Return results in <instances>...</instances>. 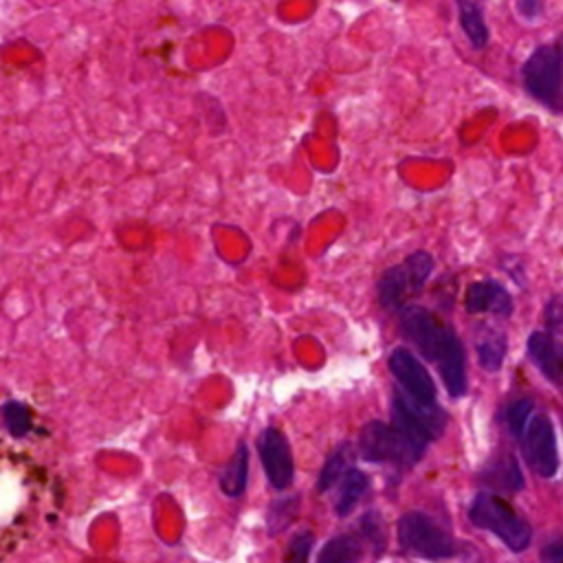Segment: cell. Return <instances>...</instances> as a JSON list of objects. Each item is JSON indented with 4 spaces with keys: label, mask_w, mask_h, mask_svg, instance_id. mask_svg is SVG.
Instances as JSON below:
<instances>
[{
    "label": "cell",
    "mask_w": 563,
    "mask_h": 563,
    "mask_svg": "<svg viewBox=\"0 0 563 563\" xmlns=\"http://www.w3.org/2000/svg\"><path fill=\"white\" fill-rule=\"evenodd\" d=\"M521 442H523V453L528 464L541 477H552L559 468V455H556V440H554V429L550 418L543 413L532 416L523 431Z\"/></svg>",
    "instance_id": "9"
},
{
    "label": "cell",
    "mask_w": 563,
    "mask_h": 563,
    "mask_svg": "<svg viewBox=\"0 0 563 563\" xmlns=\"http://www.w3.org/2000/svg\"><path fill=\"white\" fill-rule=\"evenodd\" d=\"M398 541L405 552L429 561L451 559L455 554L451 534L422 510H409L398 519Z\"/></svg>",
    "instance_id": "4"
},
{
    "label": "cell",
    "mask_w": 563,
    "mask_h": 563,
    "mask_svg": "<svg viewBox=\"0 0 563 563\" xmlns=\"http://www.w3.org/2000/svg\"><path fill=\"white\" fill-rule=\"evenodd\" d=\"M310 550H312V534L301 532V534L292 537V541L288 545V561L290 563H308Z\"/></svg>",
    "instance_id": "22"
},
{
    "label": "cell",
    "mask_w": 563,
    "mask_h": 563,
    "mask_svg": "<svg viewBox=\"0 0 563 563\" xmlns=\"http://www.w3.org/2000/svg\"><path fill=\"white\" fill-rule=\"evenodd\" d=\"M543 563H563V541H552L541 550Z\"/></svg>",
    "instance_id": "24"
},
{
    "label": "cell",
    "mask_w": 563,
    "mask_h": 563,
    "mask_svg": "<svg viewBox=\"0 0 563 563\" xmlns=\"http://www.w3.org/2000/svg\"><path fill=\"white\" fill-rule=\"evenodd\" d=\"M367 486H369L367 475L352 466L345 473V477L341 479V484H339V495H336V501H334V512L339 517L350 515L354 510V506L358 504V499L365 495Z\"/></svg>",
    "instance_id": "15"
},
{
    "label": "cell",
    "mask_w": 563,
    "mask_h": 563,
    "mask_svg": "<svg viewBox=\"0 0 563 563\" xmlns=\"http://www.w3.org/2000/svg\"><path fill=\"white\" fill-rule=\"evenodd\" d=\"M506 334L493 328H484L475 339V352L477 361L486 372H497L506 358Z\"/></svg>",
    "instance_id": "14"
},
{
    "label": "cell",
    "mask_w": 563,
    "mask_h": 563,
    "mask_svg": "<svg viewBox=\"0 0 563 563\" xmlns=\"http://www.w3.org/2000/svg\"><path fill=\"white\" fill-rule=\"evenodd\" d=\"M545 319L550 328H563V292L554 295L545 308Z\"/></svg>",
    "instance_id": "23"
},
{
    "label": "cell",
    "mask_w": 563,
    "mask_h": 563,
    "mask_svg": "<svg viewBox=\"0 0 563 563\" xmlns=\"http://www.w3.org/2000/svg\"><path fill=\"white\" fill-rule=\"evenodd\" d=\"M2 418H4V427L13 438H24L31 431V416L29 409L24 407V402L20 400H7L2 405Z\"/></svg>",
    "instance_id": "20"
},
{
    "label": "cell",
    "mask_w": 563,
    "mask_h": 563,
    "mask_svg": "<svg viewBox=\"0 0 563 563\" xmlns=\"http://www.w3.org/2000/svg\"><path fill=\"white\" fill-rule=\"evenodd\" d=\"M561 75H563L561 44H543L534 48L523 64V84L528 92L550 108L556 106Z\"/></svg>",
    "instance_id": "6"
},
{
    "label": "cell",
    "mask_w": 563,
    "mask_h": 563,
    "mask_svg": "<svg viewBox=\"0 0 563 563\" xmlns=\"http://www.w3.org/2000/svg\"><path fill=\"white\" fill-rule=\"evenodd\" d=\"M363 545L352 534L332 537L317 556V563H358Z\"/></svg>",
    "instance_id": "17"
},
{
    "label": "cell",
    "mask_w": 563,
    "mask_h": 563,
    "mask_svg": "<svg viewBox=\"0 0 563 563\" xmlns=\"http://www.w3.org/2000/svg\"><path fill=\"white\" fill-rule=\"evenodd\" d=\"M297 508H299V497L292 495V497H282V499H275L268 508V515H266V523H268V532L271 534H277L279 530H284L297 515Z\"/></svg>",
    "instance_id": "19"
},
{
    "label": "cell",
    "mask_w": 563,
    "mask_h": 563,
    "mask_svg": "<svg viewBox=\"0 0 563 563\" xmlns=\"http://www.w3.org/2000/svg\"><path fill=\"white\" fill-rule=\"evenodd\" d=\"M400 330L418 352L433 361L440 369L449 396L466 394V356L455 330L438 314L422 306H407L400 310Z\"/></svg>",
    "instance_id": "1"
},
{
    "label": "cell",
    "mask_w": 563,
    "mask_h": 563,
    "mask_svg": "<svg viewBox=\"0 0 563 563\" xmlns=\"http://www.w3.org/2000/svg\"><path fill=\"white\" fill-rule=\"evenodd\" d=\"M528 354L550 383L563 387V343L561 341H556L550 334L534 332L528 339Z\"/></svg>",
    "instance_id": "11"
},
{
    "label": "cell",
    "mask_w": 563,
    "mask_h": 563,
    "mask_svg": "<svg viewBox=\"0 0 563 563\" xmlns=\"http://www.w3.org/2000/svg\"><path fill=\"white\" fill-rule=\"evenodd\" d=\"M464 308L471 314L490 312L497 317H508L512 312V299L504 286H499L497 282L484 279V282H473L466 288Z\"/></svg>",
    "instance_id": "10"
},
{
    "label": "cell",
    "mask_w": 563,
    "mask_h": 563,
    "mask_svg": "<svg viewBox=\"0 0 563 563\" xmlns=\"http://www.w3.org/2000/svg\"><path fill=\"white\" fill-rule=\"evenodd\" d=\"M457 13H460V24L464 35L468 37L473 48H484L488 44V26L482 13V7L477 2L462 0L457 2Z\"/></svg>",
    "instance_id": "16"
},
{
    "label": "cell",
    "mask_w": 563,
    "mask_h": 563,
    "mask_svg": "<svg viewBox=\"0 0 563 563\" xmlns=\"http://www.w3.org/2000/svg\"><path fill=\"white\" fill-rule=\"evenodd\" d=\"M484 482H488L495 488H504V490H519L523 488V477L521 471L515 462L512 455H504L501 460L493 462L484 473H482Z\"/></svg>",
    "instance_id": "18"
},
{
    "label": "cell",
    "mask_w": 563,
    "mask_h": 563,
    "mask_svg": "<svg viewBox=\"0 0 563 563\" xmlns=\"http://www.w3.org/2000/svg\"><path fill=\"white\" fill-rule=\"evenodd\" d=\"M433 257L427 251H413L400 264L389 266L378 282V299L387 310H405L409 297L418 295L433 273Z\"/></svg>",
    "instance_id": "3"
},
{
    "label": "cell",
    "mask_w": 563,
    "mask_h": 563,
    "mask_svg": "<svg viewBox=\"0 0 563 563\" xmlns=\"http://www.w3.org/2000/svg\"><path fill=\"white\" fill-rule=\"evenodd\" d=\"M389 372L396 378L402 394L420 405V407H433L435 405V383L422 361L409 350V347H396L391 350L387 358Z\"/></svg>",
    "instance_id": "7"
},
{
    "label": "cell",
    "mask_w": 563,
    "mask_h": 563,
    "mask_svg": "<svg viewBox=\"0 0 563 563\" xmlns=\"http://www.w3.org/2000/svg\"><path fill=\"white\" fill-rule=\"evenodd\" d=\"M352 460H354V446L350 442H341L321 466V473L317 477V490L328 493L330 488L339 486L345 473L352 468Z\"/></svg>",
    "instance_id": "12"
},
{
    "label": "cell",
    "mask_w": 563,
    "mask_h": 563,
    "mask_svg": "<svg viewBox=\"0 0 563 563\" xmlns=\"http://www.w3.org/2000/svg\"><path fill=\"white\" fill-rule=\"evenodd\" d=\"M473 526L493 532L506 548L519 552L530 543V526L512 510L508 501L493 493H479L468 506Z\"/></svg>",
    "instance_id": "2"
},
{
    "label": "cell",
    "mask_w": 563,
    "mask_h": 563,
    "mask_svg": "<svg viewBox=\"0 0 563 563\" xmlns=\"http://www.w3.org/2000/svg\"><path fill=\"white\" fill-rule=\"evenodd\" d=\"M358 453L367 462H391L398 466H413L424 455L398 427L383 420L363 424L358 433Z\"/></svg>",
    "instance_id": "5"
},
{
    "label": "cell",
    "mask_w": 563,
    "mask_h": 563,
    "mask_svg": "<svg viewBox=\"0 0 563 563\" xmlns=\"http://www.w3.org/2000/svg\"><path fill=\"white\" fill-rule=\"evenodd\" d=\"M530 409H532V400L530 398H519L515 402H510L506 407V413H504V420H506V427L510 429L512 435H523L528 422H530Z\"/></svg>",
    "instance_id": "21"
},
{
    "label": "cell",
    "mask_w": 563,
    "mask_h": 563,
    "mask_svg": "<svg viewBox=\"0 0 563 563\" xmlns=\"http://www.w3.org/2000/svg\"><path fill=\"white\" fill-rule=\"evenodd\" d=\"M257 451L271 486L277 490L288 488L295 477V462L286 435L275 427H266L257 438Z\"/></svg>",
    "instance_id": "8"
},
{
    "label": "cell",
    "mask_w": 563,
    "mask_h": 563,
    "mask_svg": "<svg viewBox=\"0 0 563 563\" xmlns=\"http://www.w3.org/2000/svg\"><path fill=\"white\" fill-rule=\"evenodd\" d=\"M517 9H519V13H523V18H534L541 11V4L534 0H521L517 4Z\"/></svg>",
    "instance_id": "25"
},
{
    "label": "cell",
    "mask_w": 563,
    "mask_h": 563,
    "mask_svg": "<svg viewBox=\"0 0 563 563\" xmlns=\"http://www.w3.org/2000/svg\"><path fill=\"white\" fill-rule=\"evenodd\" d=\"M249 482V446L238 444L235 453L229 457L220 473V488L227 497H240Z\"/></svg>",
    "instance_id": "13"
}]
</instances>
